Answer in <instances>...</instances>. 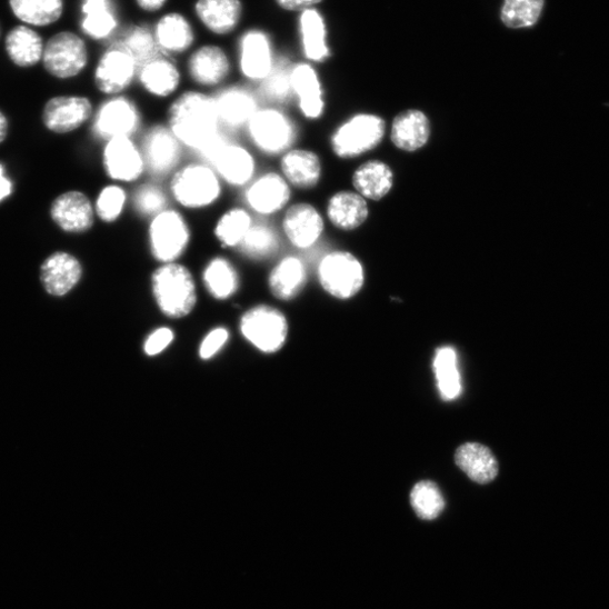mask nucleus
<instances>
[{
    "instance_id": "obj_24",
    "label": "nucleus",
    "mask_w": 609,
    "mask_h": 609,
    "mask_svg": "<svg viewBox=\"0 0 609 609\" xmlns=\"http://www.w3.org/2000/svg\"><path fill=\"white\" fill-rule=\"evenodd\" d=\"M273 63L268 37L261 31L248 32L242 38L240 47V68L246 78L253 82H262Z\"/></svg>"
},
{
    "instance_id": "obj_51",
    "label": "nucleus",
    "mask_w": 609,
    "mask_h": 609,
    "mask_svg": "<svg viewBox=\"0 0 609 609\" xmlns=\"http://www.w3.org/2000/svg\"><path fill=\"white\" fill-rule=\"evenodd\" d=\"M137 3L143 11L157 12L166 6L167 0H137Z\"/></svg>"
},
{
    "instance_id": "obj_31",
    "label": "nucleus",
    "mask_w": 609,
    "mask_h": 609,
    "mask_svg": "<svg viewBox=\"0 0 609 609\" xmlns=\"http://www.w3.org/2000/svg\"><path fill=\"white\" fill-rule=\"evenodd\" d=\"M6 48L11 61L21 68L39 63L44 50L40 34L26 26L17 27L9 32Z\"/></svg>"
},
{
    "instance_id": "obj_39",
    "label": "nucleus",
    "mask_w": 609,
    "mask_h": 609,
    "mask_svg": "<svg viewBox=\"0 0 609 609\" xmlns=\"http://www.w3.org/2000/svg\"><path fill=\"white\" fill-rule=\"evenodd\" d=\"M279 246L280 241L274 228L267 223L254 222L238 250L248 259L262 261L272 257L279 250Z\"/></svg>"
},
{
    "instance_id": "obj_40",
    "label": "nucleus",
    "mask_w": 609,
    "mask_h": 609,
    "mask_svg": "<svg viewBox=\"0 0 609 609\" xmlns=\"http://www.w3.org/2000/svg\"><path fill=\"white\" fill-rule=\"evenodd\" d=\"M82 11L83 31L91 38H108L117 28V20L110 10L109 0H84Z\"/></svg>"
},
{
    "instance_id": "obj_7",
    "label": "nucleus",
    "mask_w": 609,
    "mask_h": 609,
    "mask_svg": "<svg viewBox=\"0 0 609 609\" xmlns=\"http://www.w3.org/2000/svg\"><path fill=\"white\" fill-rule=\"evenodd\" d=\"M46 70L59 80L80 74L89 62L86 42L72 32H60L47 42L43 57Z\"/></svg>"
},
{
    "instance_id": "obj_37",
    "label": "nucleus",
    "mask_w": 609,
    "mask_h": 609,
    "mask_svg": "<svg viewBox=\"0 0 609 609\" xmlns=\"http://www.w3.org/2000/svg\"><path fill=\"white\" fill-rule=\"evenodd\" d=\"M10 6L19 20L36 27L57 22L63 12V0H10Z\"/></svg>"
},
{
    "instance_id": "obj_34",
    "label": "nucleus",
    "mask_w": 609,
    "mask_h": 609,
    "mask_svg": "<svg viewBox=\"0 0 609 609\" xmlns=\"http://www.w3.org/2000/svg\"><path fill=\"white\" fill-rule=\"evenodd\" d=\"M353 186L361 197L379 200L393 187V172L389 166L379 161L367 162L353 174Z\"/></svg>"
},
{
    "instance_id": "obj_2",
    "label": "nucleus",
    "mask_w": 609,
    "mask_h": 609,
    "mask_svg": "<svg viewBox=\"0 0 609 609\" xmlns=\"http://www.w3.org/2000/svg\"><path fill=\"white\" fill-rule=\"evenodd\" d=\"M151 290L158 307L171 319H183L196 308L197 286L191 271L183 264H161L151 274Z\"/></svg>"
},
{
    "instance_id": "obj_45",
    "label": "nucleus",
    "mask_w": 609,
    "mask_h": 609,
    "mask_svg": "<svg viewBox=\"0 0 609 609\" xmlns=\"http://www.w3.org/2000/svg\"><path fill=\"white\" fill-rule=\"evenodd\" d=\"M133 206L139 214L152 218L169 208V197L158 184H143L134 192Z\"/></svg>"
},
{
    "instance_id": "obj_8",
    "label": "nucleus",
    "mask_w": 609,
    "mask_h": 609,
    "mask_svg": "<svg viewBox=\"0 0 609 609\" xmlns=\"http://www.w3.org/2000/svg\"><path fill=\"white\" fill-rule=\"evenodd\" d=\"M246 339L264 353L279 351L288 336L284 316L268 304H259L248 311L241 321Z\"/></svg>"
},
{
    "instance_id": "obj_26",
    "label": "nucleus",
    "mask_w": 609,
    "mask_h": 609,
    "mask_svg": "<svg viewBox=\"0 0 609 609\" xmlns=\"http://www.w3.org/2000/svg\"><path fill=\"white\" fill-rule=\"evenodd\" d=\"M455 462L472 481L480 485L492 482L499 472L492 451L478 442H468L457 449Z\"/></svg>"
},
{
    "instance_id": "obj_38",
    "label": "nucleus",
    "mask_w": 609,
    "mask_h": 609,
    "mask_svg": "<svg viewBox=\"0 0 609 609\" xmlns=\"http://www.w3.org/2000/svg\"><path fill=\"white\" fill-rule=\"evenodd\" d=\"M303 51L313 61L322 62L329 56L327 32L322 17L316 10L303 11L300 18Z\"/></svg>"
},
{
    "instance_id": "obj_6",
    "label": "nucleus",
    "mask_w": 609,
    "mask_h": 609,
    "mask_svg": "<svg viewBox=\"0 0 609 609\" xmlns=\"http://www.w3.org/2000/svg\"><path fill=\"white\" fill-rule=\"evenodd\" d=\"M386 122L372 114H359L343 123L331 139L335 154L340 159L357 158L383 140Z\"/></svg>"
},
{
    "instance_id": "obj_28",
    "label": "nucleus",
    "mask_w": 609,
    "mask_h": 609,
    "mask_svg": "<svg viewBox=\"0 0 609 609\" xmlns=\"http://www.w3.org/2000/svg\"><path fill=\"white\" fill-rule=\"evenodd\" d=\"M196 12L201 22L216 34H228L241 21V0H199Z\"/></svg>"
},
{
    "instance_id": "obj_22",
    "label": "nucleus",
    "mask_w": 609,
    "mask_h": 609,
    "mask_svg": "<svg viewBox=\"0 0 609 609\" xmlns=\"http://www.w3.org/2000/svg\"><path fill=\"white\" fill-rule=\"evenodd\" d=\"M221 127L239 129L247 127L260 109L257 98L247 89L230 88L213 97Z\"/></svg>"
},
{
    "instance_id": "obj_9",
    "label": "nucleus",
    "mask_w": 609,
    "mask_h": 609,
    "mask_svg": "<svg viewBox=\"0 0 609 609\" xmlns=\"http://www.w3.org/2000/svg\"><path fill=\"white\" fill-rule=\"evenodd\" d=\"M220 180L234 188H247L256 178L257 162L252 152L227 138L220 142L204 161Z\"/></svg>"
},
{
    "instance_id": "obj_1",
    "label": "nucleus",
    "mask_w": 609,
    "mask_h": 609,
    "mask_svg": "<svg viewBox=\"0 0 609 609\" xmlns=\"http://www.w3.org/2000/svg\"><path fill=\"white\" fill-rule=\"evenodd\" d=\"M168 127L182 146L197 152L222 133L213 98L196 91L181 94L172 103Z\"/></svg>"
},
{
    "instance_id": "obj_14",
    "label": "nucleus",
    "mask_w": 609,
    "mask_h": 609,
    "mask_svg": "<svg viewBox=\"0 0 609 609\" xmlns=\"http://www.w3.org/2000/svg\"><path fill=\"white\" fill-rule=\"evenodd\" d=\"M141 126V114L134 102L126 97H114L99 109L93 130L106 140L131 138Z\"/></svg>"
},
{
    "instance_id": "obj_17",
    "label": "nucleus",
    "mask_w": 609,
    "mask_h": 609,
    "mask_svg": "<svg viewBox=\"0 0 609 609\" xmlns=\"http://www.w3.org/2000/svg\"><path fill=\"white\" fill-rule=\"evenodd\" d=\"M103 167L110 179L132 183L146 172L144 161L131 138H117L107 141L103 150Z\"/></svg>"
},
{
    "instance_id": "obj_43",
    "label": "nucleus",
    "mask_w": 609,
    "mask_h": 609,
    "mask_svg": "<svg viewBox=\"0 0 609 609\" xmlns=\"http://www.w3.org/2000/svg\"><path fill=\"white\" fill-rule=\"evenodd\" d=\"M122 44L133 58L138 68H141L147 62L160 57L159 43L154 34L147 28L133 27L123 39Z\"/></svg>"
},
{
    "instance_id": "obj_13",
    "label": "nucleus",
    "mask_w": 609,
    "mask_h": 609,
    "mask_svg": "<svg viewBox=\"0 0 609 609\" xmlns=\"http://www.w3.org/2000/svg\"><path fill=\"white\" fill-rule=\"evenodd\" d=\"M137 64L122 42L112 44L102 56L96 70L97 89L118 97L133 82Z\"/></svg>"
},
{
    "instance_id": "obj_50",
    "label": "nucleus",
    "mask_w": 609,
    "mask_h": 609,
    "mask_svg": "<svg viewBox=\"0 0 609 609\" xmlns=\"http://www.w3.org/2000/svg\"><path fill=\"white\" fill-rule=\"evenodd\" d=\"M12 181L7 178L4 167L0 164V202L9 198L12 194Z\"/></svg>"
},
{
    "instance_id": "obj_52",
    "label": "nucleus",
    "mask_w": 609,
    "mask_h": 609,
    "mask_svg": "<svg viewBox=\"0 0 609 609\" xmlns=\"http://www.w3.org/2000/svg\"><path fill=\"white\" fill-rule=\"evenodd\" d=\"M10 131V122L6 113L0 110V143H3Z\"/></svg>"
},
{
    "instance_id": "obj_16",
    "label": "nucleus",
    "mask_w": 609,
    "mask_h": 609,
    "mask_svg": "<svg viewBox=\"0 0 609 609\" xmlns=\"http://www.w3.org/2000/svg\"><path fill=\"white\" fill-rule=\"evenodd\" d=\"M50 216L61 231L83 234L92 230L96 209L89 197L81 191H68L51 203Z\"/></svg>"
},
{
    "instance_id": "obj_30",
    "label": "nucleus",
    "mask_w": 609,
    "mask_h": 609,
    "mask_svg": "<svg viewBox=\"0 0 609 609\" xmlns=\"http://www.w3.org/2000/svg\"><path fill=\"white\" fill-rule=\"evenodd\" d=\"M430 137V122L425 113L409 110L393 122L391 138L397 147L415 151L423 147Z\"/></svg>"
},
{
    "instance_id": "obj_23",
    "label": "nucleus",
    "mask_w": 609,
    "mask_h": 609,
    "mask_svg": "<svg viewBox=\"0 0 609 609\" xmlns=\"http://www.w3.org/2000/svg\"><path fill=\"white\" fill-rule=\"evenodd\" d=\"M189 73L193 82L203 88L220 86L231 72V62L222 49L204 46L190 57Z\"/></svg>"
},
{
    "instance_id": "obj_20",
    "label": "nucleus",
    "mask_w": 609,
    "mask_h": 609,
    "mask_svg": "<svg viewBox=\"0 0 609 609\" xmlns=\"http://www.w3.org/2000/svg\"><path fill=\"white\" fill-rule=\"evenodd\" d=\"M280 174L291 188L309 190L319 184L322 163L317 152L291 148L281 157Z\"/></svg>"
},
{
    "instance_id": "obj_35",
    "label": "nucleus",
    "mask_w": 609,
    "mask_h": 609,
    "mask_svg": "<svg viewBox=\"0 0 609 609\" xmlns=\"http://www.w3.org/2000/svg\"><path fill=\"white\" fill-rule=\"evenodd\" d=\"M433 369L441 398L446 401L459 398L462 392V380L457 367V355L451 347L437 350Z\"/></svg>"
},
{
    "instance_id": "obj_41",
    "label": "nucleus",
    "mask_w": 609,
    "mask_h": 609,
    "mask_svg": "<svg viewBox=\"0 0 609 609\" xmlns=\"http://www.w3.org/2000/svg\"><path fill=\"white\" fill-rule=\"evenodd\" d=\"M293 64L286 58H279L267 78L261 82V93L276 104L287 103L292 98L291 71Z\"/></svg>"
},
{
    "instance_id": "obj_15",
    "label": "nucleus",
    "mask_w": 609,
    "mask_h": 609,
    "mask_svg": "<svg viewBox=\"0 0 609 609\" xmlns=\"http://www.w3.org/2000/svg\"><path fill=\"white\" fill-rule=\"evenodd\" d=\"M244 199L251 211L273 216L289 207L291 187L280 173L266 172L247 187Z\"/></svg>"
},
{
    "instance_id": "obj_29",
    "label": "nucleus",
    "mask_w": 609,
    "mask_h": 609,
    "mask_svg": "<svg viewBox=\"0 0 609 609\" xmlns=\"http://www.w3.org/2000/svg\"><path fill=\"white\" fill-rule=\"evenodd\" d=\"M368 206L359 193L342 191L329 200L327 214L333 226L341 231H353L368 217Z\"/></svg>"
},
{
    "instance_id": "obj_36",
    "label": "nucleus",
    "mask_w": 609,
    "mask_h": 609,
    "mask_svg": "<svg viewBox=\"0 0 609 609\" xmlns=\"http://www.w3.org/2000/svg\"><path fill=\"white\" fill-rule=\"evenodd\" d=\"M156 38L161 49L172 53L187 51L194 41L190 23L177 13L168 14L161 19Z\"/></svg>"
},
{
    "instance_id": "obj_33",
    "label": "nucleus",
    "mask_w": 609,
    "mask_h": 609,
    "mask_svg": "<svg viewBox=\"0 0 609 609\" xmlns=\"http://www.w3.org/2000/svg\"><path fill=\"white\" fill-rule=\"evenodd\" d=\"M254 221L249 210L234 207L224 211L217 220L213 234L223 249H239Z\"/></svg>"
},
{
    "instance_id": "obj_21",
    "label": "nucleus",
    "mask_w": 609,
    "mask_h": 609,
    "mask_svg": "<svg viewBox=\"0 0 609 609\" xmlns=\"http://www.w3.org/2000/svg\"><path fill=\"white\" fill-rule=\"evenodd\" d=\"M291 89L304 118L317 120L323 114L326 103L322 86L317 71L310 64L299 63L292 67Z\"/></svg>"
},
{
    "instance_id": "obj_4",
    "label": "nucleus",
    "mask_w": 609,
    "mask_h": 609,
    "mask_svg": "<svg viewBox=\"0 0 609 609\" xmlns=\"http://www.w3.org/2000/svg\"><path fill=\"white\" fill-rule=\"evenodd\" d=\"M222 194V181L204 163H191L173 174L171 196L181 207L202 210L213 206Z\"/></svg>"
},
{
    "instance_id": "obj_11",
    "label": "nucleus",
    "mask_w": 609,
    "mask_h": 609,
    "mask_svg": "<svg viewBox=\"0 0 609 609\" xmlns=\"http://www.w3.org/2000/svg\"><path fill=\"white\" fill-rule=\"evenodd\" d=\"M140 150L146 171L157 178H164L176 172L182 158V143L168 126L162 124L146 131Z\"/></svg>"
},
{
    "instance_id": "obj_46",
    "label": "nucleus",
    "mask_w": 609,
    "mask_h": 609,
    "mask_svg": "<svg viewBox=\"0 0 609 609\" xmlns=\"http://www.w3.org/2000/svg\"><path fill=\"white\" fill-rule=\"evenodd\" d=\"M127 198V192L122 187L108 186L99 193L94 208L96 213L103 222H114L123 213Z\"/></svg>"
},
{
    "instance_id": "obj_44",
    "label": "nucleus",
    "mask_w": 609,
    "mask_h": 609,
    "mask_svg": "<svg viewBox=\"0 0 609 609\" xmlns=\"http://www.w3.org/2000/svg\"><path fill=\"white\" fill-rule=\"evenodd\" d=\"M416 513L425 520L436 519L445 508V500L439 488L430 481L417 483L410 496Z\"/></svg>"
},
{
    "instance_id": "obj_47",
    "label": "nucleus",
    "mask_w": 609,
    "mask_h": 609,
    "mask_svg": "<svg viewBox=\"0 0 609 609\" xmlns=\"http://www.w3.org/2000/svg\"><path fill=\"white\" fill-rule=\"evenodd\" d=\"M230 335L226 329L219 328L211 331L200 347V357L202 359H210L226 345Z\"/></svg>"
},
{
    "instance_id": "obj_10",
    "label": "nucleus",
    "mask_w": 609,
    "mask_h": 609,
    "mask_svg": "<svg viewBox=\"0 0 609 609\" xmlns=\"http://www.w3.org/2000/svg\"><path fill=\"white\" fill-rule=\"evenodd\" d=\"M319 280L323 289L339 299H349L363 284V269L358 259L349 252L336 251L320 262Z\"/></svg>"
},
{
    "instance_id": "obj_42",
    "label": "nucleus",
    "mask_w": 609,
    "mask_h": 609,
    "mask_svg": "<svg viewBox=\"0 0 609 609\" xmlns=\"http://www.w3.org/2000/svg\"><path fill=\"white\" fill-rule=\"evenodd\" d=\"M545 0H505L501 20L508 28L535 26L542 13Z\"/></svg>"
},
{
    "instance_id": "obj_3",
    "label": "nucleus",
    "mask_w": 609,
    "mask_h": 609,
    "mask_svg": "<svg viewBox=\"0 0 609 609\" xmlns=\"http://www.w3.org/2000/svg\"><path fill=\"white\" fill-rule=\"evenodd\" d=\"M191 243V228L178 210L166 209L150 218L148 248L152 258L161 264L178 262Z\"/></svg>"
},
{
    "instance_id": "obj_32",
    "label": "nucleus",
    "mask_w": 609,
    "mask_h": 609,
    "mask_svg": "<svg viewBox=\"0 0 609 609\" xmlns=\"http://www.w3.org/2000/svg\"><path fill=\"white\" fill-rule=\"evenodd\" d=\"M202 279L208 292L218 300L230 299L240 288V274L224 257L212 258L203 270Z\"/></svg>"
},
{
    "instance_id": "obj_12",
    "label": "nucleus",
    "mask_w": 609,
    "mask_h": 609,
    "mask_svg": "<svg viewBox=\"0 0 609 609\" xmlns=\"http://www.w3.org/2000/svg\"><path fill=\"white\" fill-rule=\"evenodd\" d=\"M281 230L286 240L297 250H309L321 239L325 219L311 203L298 202L283 213Z\"/></svg>"
},
{
    "instance_id": "obj_18",
    "label": "nucleus",
    "mask_w": 609,
    "mask_h": 609,
    "mask_svg": "<svg viewBox=\"0 0 609 609\" xmlns=\"http://www.w3.org/2000/svg\"><path fill=\"white\" fill-rule=\"evenodd\" d=\"M93 113L92 102L84 97H56L43 109L44 127L54 133H69L87 123Z\"/></svg>"
},
{
    "instance_id": "obj_48",
    "label": "nucleus",
    "mask_w": 609,
    "mask_h": 609,
    "mask_svg": "<svg viewBox=\"0 0 609 609\" xmlns=\"http://www.w3.org/2000/svg\"><path fill=\"white\" fill-rule=\"evenodd\" d=\"M174 333L168 328H162L152 333L144 343V352L148 356H158L173 341Z\"/></svg>"
},
{
    "instance_id": "obj_49",
    "label": "nucleus",
    "mask_w": 609,
    "mask_h": 609,
    "mask_svg": "<svg viewBox=\"0 0 609 609\" xmlns=\"http://www.w3.org/2000/svg\"><path fill=\"white\" fill-rule=\"evenodd\" d=\"M276 2L286 11L303 12L311 10L312 7L321 3L322 0H276Z\"/></svg>"
},
{
    "instance_id": "obj_5",
    "label": "nucleus",
    "mask_w": 609,
    "mask_h": 609,
    "mask_svg": "<svg viewBox=\"0 0 609 609\" xmlns=\"http://www.w3.org/2000/svg\"><path fill=\"white\" fill-rule=\"evenodd\" d=\"M247 129L254 147L268 157H282L297 139L293 121L274 107L259 109Z\"/></svg>"
},
{
    "instance_id": "obj_27",
    "label": "nucleus",
    "mask_w": 609,
    "mask_h": 609,
    "mask_svg": "<svg viewBox=\"0 0 609 609\" xmlns=\"http://www.w3.org/2000/svg\"><path fill=\"white\" fill-rule=\"evenodd\" d=\"M308 280V270L301 259L296 256L282 258L269 274V288L279 300L288 301L296 298Z\"/></svg>"
},
{
    "instance_id": "obj_19",
    "label": "nucleus",
    "mask_w": 609,
    "mask_h": 609,
    "mask_svg": "<svg viewBox=\"0 0 609 609\" xmlns=\"http://www.w3.org/2000/svg\"><path fill=\"white\" fill-rule=\"evenodd\" d=\"M83 277L81 261L67 252L49 256L40 269V280L44 290L53 297H63L80 283Z\"/></svg>"
},
{
    "instance_id": "obj_25",
    "label": "nucleus",
    "mask_w": 609,
    "mask_h": 609,
    "mask_svg": "<svg viewBox=\"0 0 609 609\" xmlns=\"http://www.w3.org/2000/svg\"><path fill=\"white\" fill-rule=\"evenodd\" d=\"M139 81L148 94L166 99L178 91L181 73L173 61L160 56L140 68Z\"/></svg>"
}]
</instances>
